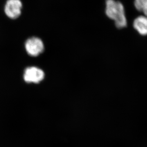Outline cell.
Wrapping results in <instances>:
<instances>
[{
    "label": "cell",
    "instance_id": "1",
    "mask_svg": "<svg viewBox=\"0 0 147 147\" xmlns=\"http://www.w3.org/2000/svg\"><path fill=\"white\" fill-rule=\"evenodd\" d=\"M106 15L114 21L115 25L119 29L127 26L125 9L122 3L115 0H106Z\"/></svg>",
    "mask_w": 147,
    "mask_h": 147
},
{
    "label": "cell",
    "instance_id": "2",
    "mask_svg": "<svg viewBox=\"0 0 147 147\" xmlns=\"http://www.w3.org/2000/svg\"><path fill=\"white\" fill-rule=\"evenodd\" d=\"M24 46L27 53L32 57H37L45 51V45L42 40L37 37L28 38Z\"/></svg>",
    "mask_w": 147,
    "mask_h": 147
},
{
    "label": "cell",
    "instance_id": "3",
    "mask_svg": "<svg viewBox=\"0 0 147 147\" xmlns=\"http://www.w3.org/2000/svg\"><path fill=\"white\" fill-rule=\"evenodd\" d=\"M45 72L42 69L36 67H29L24 71L23 78L27 83L38 84L43 81L45 78Z\"/></svg>",
    "mask_w": 147,
    "mask_h": 147
},
{
    "label": "cell",
    "instance_id": "4",
    "mask_svg": "<svg viewBox=\"0 0 147 147\" xmlns=\"http://www.w3.org/2000/svg\"><path fill=\"white\" fill-rule=\"evenodd\" d=\"M22 8L21 0H7L4 5V13L9 18L16 19L21 16Z\"/></svg>",
    "mask_w": 147,
    "mask_h": 147
},
{
    "label": "cell",
    "instance_id": "5",
    "mask_svg": "<svg viewBox=\"0 0 147 147\" xmlns=\"http://www.w3.org/2000/svg\"><path fill=\"white\" fill-rule=\"evenodd\" d=\"M133 26L142 36L147 35V17L140 16L133 21Z\"/></svg>",
    "mask_w": 147,
    "mask_h": 147
},
{
    "label": "cell",
    "instance_id": "6",
    "mask_svg": "<svg viewBox=\"0 0 147 147\" xmlns=\"http://www.w3.org/2000/svg\"><path fill=\"white\" fill-rule=\"evenodd\" d=\"M135 8L147 17V0H134Z\"/></svg>",
    "mask_w": 147,
    "mask_h": 147
}]
</instances>
